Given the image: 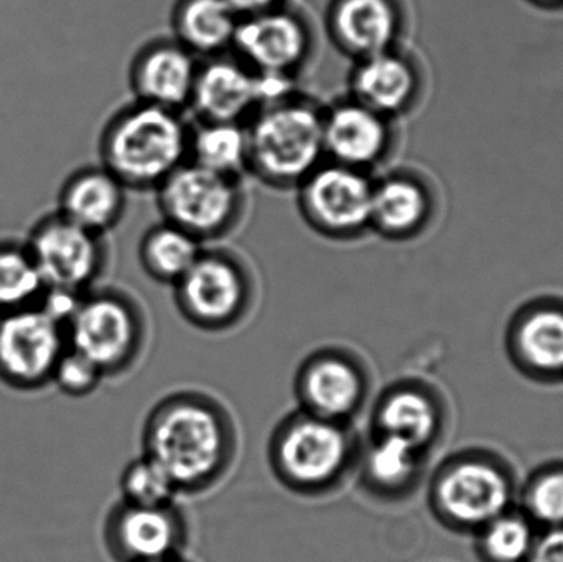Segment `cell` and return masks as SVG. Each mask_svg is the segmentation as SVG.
<instances>
[{
	"instance_id": "1",
	"label": "cell",
	"mask_w": 563,
	"mask_h": 562,
	"mask_svg": "<svg viewBox=\"0 0 563 562\" xmlns=\"http://www.w3.org/2000/svg\"><path fill=\"white\" fill-rule=\"evenodd\" d=\"M142 454L157 462L181 495L213 491L240 454V429L221 399L180 389L155 403L142 429Z\"/></svg>"
},
{
	"instance_id": "2",
	"label": "cell",
	"mask_w": 563,
	"mask_h": 562,
	"mask_svg": "<svg viewBox=\"0 0 563 562\" xmlns=\"http://www.w3.org/2000/svg\"><path fill=\"white\" fill-rule=\"evenodd\" d=\"M191 122L185 112L132 99L114 112L99 137V158L129 191H152L187 164Z\"/></svg>"
},
{
	"instance_id": "3",
	"label": "cell",
	"mask_w": 563,
	"mask_h": 562,
	"mask_svg": "<svg viewBox=\"0 0 563 562\" xmlns=\"http://www.w3.org/2000/svg\"><path fill=\"white\" fill-rule=\"evenodd\" d=\"M361 442L353 425L295 409L271 432L267 464L277 484L295 497H330L353 477Z\"/></svg>"
},
{
	"instance_id": "4",
	"label": "cell",
	"mask_w": 563,
	"mask_h": 562,
	"mask_svg": "<svg viewBox=\"0 0 563 562\" xmlns=\"http://www.w3.org/2000/svg\"><path fill=\"white\" fill-rule=\"evenodd\" d=\"M324 106L303 91L257 109L246 122L250 170L264 187L295 188L324 158Z\"/></svg>"
},
{
	"instance_id": "5",
	"label": "cell",
	"mask_w": 563,
	"mask_h": 562,
	"mask_svg": "<svg viewBox=\"0 0 563 562\" xmlns=\"http://www.w3.org/2000/svg\"><path fill=\"white\" fill-rule=\"evenodd\" d=\"M65 330L69 349L95 363L104 378L134 370L148 342L141 302L128 290L101 284L79 297Z\"/></svg>"
},
{
	"instance_id": "6",
	"label": "cell",
	"mask_w": 563,
	"mask_h": 562,
	"mask_svg": "<svg viewBox=\"0 0 563 562\" xmlns=\"http://www.w3.org/2000/svg\"><path fill=\"white\" fill-rule=\"evenodd\" d=\"M172 289L178 313L201 332H230L243 326L256 306L253 267L228 247L205 246Z\"/></svg>"
},
{
	"instance_id": "7",
	"label": "cell",
	"mask_w": 563,
	"mask_h": 562,
	"mask_svg": "<svg viewBox=\"0 0 563 562\" xmlns=\"http://www.w3.org/2000/svg\"><path fill=\"white\" fill-rule=\"evenodd\" d=\"M162 220L208 246L240 230L250 210L243 178L214 174L187 162L155 190Z\"/></svg>"
},
{
	"instance_id": "8",
	"label": "cell",
	"mask_w": 563,
	"mask_h": 562,
	"mask_svg": "<svg viewBox=\"0 0 563 562\" xmlns=\"http://www.w3.org/2000/svg\"><path fill=\"white\" fill-rule=\"evenodd\" d=\"M294 395L300 411L354 425L371 403L373 372L366 360L347 346H320L298 365Z\"/></svg>"
},
{
	"instance_id": "9",
	"label": "cell",
	"mask_w": 563,
	"mask_h": 562,
	"mask_svg": "<svg viewBox=\"0 0 563 562\" xmlns=\"http://www.w3.org/2000/svg\"><path fill=\"white\" fill-rule=\"evenodd\" d=\"M374 175L324 161L297 188V210L324 240L347 243L371 233Z\"/></svg>"
},
{
	"instance_id": "10",
	"label": "cell",
	"mask_w": 563,
	"mask_h": 562,
	"mask_svg": "<svg viewBox=\"0 0 563 562\" xmlns=\"http://www.w3.org/2000/svg\"><path fill=\"white\" fill-rule=\"evenodd\" d=\"M25 243L46 289L81 296L99 286L108 271L106 236L73 223L58 211L40 218Z\"/></svg>"
},
{
	"instance_id": "11",
	"label": "cell",
	"mask_w": 563,
	"mask_h": 562,
	"mask_svg": "<svg viewBox=\"0 0 563 562\" xmlns=\"http://www.w3.org/2000/svg\"><path fill=\"white\" fill-rule=\"evenodd\" d=\"M318 49L311 16L290 2L266 12L241 16L233 55L256 73L300 79Z\"/></svg>"
},
{
	"instance_id": "12",
	"label": "cell",
	"mask_w": 563,
	"mask_h": 562,
	"mask_svg": "<svg viewBox=\"0 0 563 562\" xmlns=\"http://www.w3.org/2000/svg\"><path fill=\"white\" fill-rule=\"evenodd\" d=\"M66 349L65 326L45 307L0 313V383L12 392L36 393L52 385Z\"/></svg>"
},
{
	"instance_id": "13",
	"label": "cell",
	"mask_w": 563,
	"mask_h": 562,
	"mask_svg": "<svg viewBox=\"0 0 563 562\" xmlns=\"http://www.w3.org/2000/svg\"><path fill=\"white\" fill-rule=\"evenodd\" d=\"M323 145L328 162L377 175L393 165L399 125L351 96H341L324 106Z\"/></svg>"
},
{
	"instance_id": "14",
	"label": "cell",
	"mask_w": 563,
	"mask_h": 562,
	"mask_svg": "<svg viewBox=\"0 0 563 562\" xmlns=\"http://www.w3.org/2000/svg\"><path fill=\"white\" fill-rule=\"evenodd\" d=\"M190 540L180 505L139 507L118 500L102 524V543L114 562H155L185 554Z\"/></svg>"
},
{
	"instance_id": "15",
	"label": "cell",
	"mask_w": 563,
	"mask_h": 562,
	"mask_svg": "<svg viewBox=\"0 0 563 562\" xmlns=\"http://www.w3.org/2000/svg\"><path fill=\"white\" fill-rule=\"evenodd\" d=\"M323 29L341 55L357 62L406 45L409 3L407 0H328Z\"/></svg>"
},
{
	"instance_id": "16",
	"label": "cell",
	"mask_w": 563,
	"mask_h": 562,
	"mask_svg": "<svg viewBox=\"0 0 563 562\" xmlns=\"http://www.w3.org/2000/svg\"><path fill=\"white\" fill-rule=\"evenodd\" d=\"M426 89L422 62L402 45L353 62L346 95L399 122L422 104Z\"/></svg>"
},
{
	"instance_id": "17",
	"label": "cell",
	"mask_w": 563,
	"mask_h": 562,
	"mask_svg": "<svg viewBox=\"0 0 563 562\" xmlns=\"http://www.w3.org/2000/svg\"><path fill=\"white\" fill-rule=\"evenodd\" d=\"M509 498L511 491L505 475L475 461L446 465L430 491L433 511L460 527L492 524L505 514Z\"/></svg>"
},
{
	"instance_id": "18",
	"label": "cell",
	"mask_w": 563,
	"mask_h": 562,
	"mask_svg": "<svg viewBox=\"0 0 563 562\" xmlns=\"http://www.w3.org/2000/svg\"><path fill=\"white\" fill-rule=\"evenodd\" d=\"M432 181L410 167H387L374 175L371 233L387 241H409L429 227L435 214Z\"/></svg>"
},
{
	"instance_id": "19",
	"label": "cell",
	"mask_w": 563,
	"mask_h": 562,
	"mask_svg": "<svg viewBox=\"0 0 563 562\" xmlns=\"http://www.w3.org/2000/svg\"><path fill=\"white\" fill-rule=\"evenodd\" d=\"M200 59L174 36L148 40L129 65L135 101L185 112L190 106Z\"/></svg>"
},
{
	"instance_id": "20",
	"label": "cell",
	"mask_w": 563,
	"mask_h": 562,
	"mask_svg": "<svg viewBox=\"0 0 563 562\" xmlns=\"http://www.w3.org/2000/svg\"><path fill=\"white\" fill-rule=\"evenodd\" d=\"M260 109L257 73L233 53L200 59L188 111L198 122L246 124Z\"/></svg>"
},
{
	"instance_id": "21",
	"label": "cell",
	"mask_w": 563,
	"mask_h": 562,
	"mask_svg": "<svg viewBox=\"0 0 563 562\" xmlns=\"http://www.w3.org/2000/svg\"><path fill=\"white\" fill-rule=\"evenodd\" d=\"M423 451L390 438L367 434L361 442L354 477L367 498L380 504H396L416 491L423 467Z\"/></svg>"
},
{
	"instance_id": "22",
	"label": "cell",
	"mask_w": 563,
	"mask_h": 562,
	"mask_svg": "<svg viewBox=\"0 0 563 562\" xmlns=\"http://www.w3.org/2000/svg\"><path fill=\"white\" fill-rule=\"evenodd\" d=\"M439 431V405L420 383H390L371 403L369 434L402 439L426 452Z\"/></svg>"
},
{
	"instance_id": "23",
	"label": "cell",
	"mask_w": 563,
	"mask_h": 562,
	"mask_svg": "<svg viewBox=\"0 0 563 562\" xmlns=\"http://www.w3.org/2000/svg\"><path fill=\"white\" fill-rule=\"evenodd\" d=\"M131 191L108 168L88 165L73 172L58 195V213L73 223L106 234L119 227Z\"/></svg>"
},
{
	"instance_id": "24",
	"label": "cell",
	"mask_w": 563,
	"mask_h": 562,
	"mask_svg": "<svg viewBox=\"0 0 563 562\" xmlns=\"http://www.w3.org/2000/svg\"><path fill=\"white\" fill-rule=\"evenodd\" d=\"M241 16L228 0H175L172 36L198 59L233 52Z\"/></svg>"
},
{
	"instance_id": "25",
	"label": "cell",
	"mask_w": 563,
	"mask_h": 562,
	"mask_svg": "<svg viewBox=\"0 0 563 562\" xmlns=\"http://www.w3.org/2000/svg\"><path fill=\"white\" fill-rule=\"evenodd\" d=\"M188 162L214 174L244 180L250 170L246 124L195 121Z\"/></svg>"
},
{
	"instance_id": "26",
	"label": "cell",
	"mask_w": 563,
	"mask_h": 562,
	"mask_svg": "<svg viewBox=\"0 0 563 562\" xmlns=\"http://www.w3.org/2000/svg\"><path fill=\"white\" fill-rule=\"evenodd\" d=\"M205 244L187 231L162 220L139 243V263L152 280L174 287L200 257Z\"/></svg>"
},
{
	"instance_id": "27",
	"label": "cell",
	"mask_w": 563,
	"mask_h": 562,
	"mask_svg": "<svg viewBox=\"0 0 563 562\" xmlns=\"http://www.w3.org/2000/svg\"><path fill=\"white\" fill-rule=\"evenodd\" d=\"M46 290L25 241H0V313L40 306Z\"/></svg>"
},
{
	"instance_id": "28",
	"label": "cell",
	"mask_w": 563,
	"mask_h": 562,
	"mask_svg": "<svg viewBox=\"0 0 563 562\" xmlns=\"http://www.w3.org/2000/svg\"><path fill=\"white\" fill-rule=\"evenodd\" d=\"M119 500L139 507H168L180 497L167 472L144 454L125 465L119 477Z\"/></svg>"
},
{
	"instance_id": "29",
	"label": "cell",
	"mask_w": 563,
	"mask_h": 562,
	"mask_svg": "<svg viewBox=\"0 0 563 562\" xmlns=\"http://www.w3.org/2000/svg\"><path fill=\"white\" fill-rule=\"evenodd\" d=\"M519 349L534 368L563 372V313L541 310L519 330Z\"/></svg>"
},
{
	"instance_id": "30",
	"label": "cell",
	"mask_w": 563,
	"mask_h": 562,
	"mask_svg": "<svg viewBox=\"0 0 563 562\" xmlns=\"http://www.w3.org/2000/svg\"><path fill=\"white\" fill-rule=\"evenodd\" d=\"M485 550L493 561L521 562L532 551L531 528L519 518H496L488 525Z\"/></svg>"
},
{
	"instance_id": "31",
	"label": "cell",
	"mask_w": 563,
	"mask_h": 562,
	"mask_svg": "<svg viewBox=\"0 0 563 562\" xmlns=\"http://www.w3.org/2000/svg\"><path fill=\"white\" fill-rule=\"evenodd\" d=\"M104 375L81 353L66 349L53 372L52 385L69 398H86L104 382Z\"/></svg>"
},
{
	"instance_id": "32",
	"label": "cell",
	"mask_w": 563,
	"mask_h": 562,
	"mask_svg": "<svg viewBox=\"0 0 563 562\" xmlns=\"http://www.w3.org/2000/svg\"><path fill=\"white\" fill-rule=\"evenodd\" d=\"M529 508L544 524L563 525V471L539 478L529 495Z\"/></svg>"
},
{
	"instance_id": "33",
	"label": "cell",
	"mask_w": 563,
	"mask_h": 562,
	"mask_svg": "<svg viewBox=\"0 0 563 562\" xmlns=\"http://www.w3.org/2000/svg\"><path fill=\"white\" fill-rule=\"evenodd\" d=\"M531 562H563V530L545 535L531 551Z\"/></svg>"
},
{
	"instance_id": "34",
	"label": "cell",
	"mask_w": 563,
	"mask_h": 562,
	"mask_svg": "<svg viewBox=\"0 0 563 562\" xmlns=\"http://www.w3.org/2000/svg\"><path fill=\"white\" fill-rule=\"evenodd\" d=\"M290 2H294V0H228V3L236 10L240 16L266 12V10L276 9V7Z\"/></svg>"
},
{
	"instance_id": "35",
	"label": "cell",
	"mask_w": 563,
	"mask_h": 562,
	"mask_svg": "<svg viewBox=\"0 0 563 562\" xmlns=\"http://www.w3.org/2000/svg\"><path fill=\"white\" fill-rule=\"evenodd\" d=\"M532 2L541 3V5L545 7H562L563 0H532Z\"/></svg>"
},
{
	"instance_id": "36",
	"label": "cell",
	"mask_w": 563,
	"mask_h": 562,
	"mask_svg": "<svg viewBox=\"0 0 563 562\" xmlns=\"http://www.w3.org/2000/svg\"><path fill=\"white\" fill-rule=\"evenodd\" d=\"M155 562H195V561L188 560V558L185 557V554H178V557H172V558H167V560H161V561H155Z\"/></svg>"
}]
</instances>
